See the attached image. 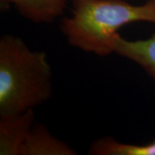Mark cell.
I'll return each mask as SVG.
<instances>
[{
  "label": "cell",
  "instance_id": "cell-6",
  "mask_svg": "<svg viewBox=\"0 0 155 155\" xmlns=\"http://www.w3.org/2000/svg\"><path fill=\"white\" fill-rule=\"evenodd\" d=\"M91 155H155V140L145 145L125 144L112 137L100 138L91 144Z\"/></svg>",
  "mask_w": 155,
  "mask_h": 155
},
{
  "label": "cell",
  "instance_id": "cell-4",
  "mask_svg": "<svg viewBox=\"0 0 155 155\" xmlns=\"http://www.w3.org/2000/svg\"><path fill=\"white\" fill-rule=\"evenodd\" d=\"M2 11L13 6L18 13L35 23L54 22L64 13L67 0H0Z\"/></svg>",
  "mask_w": 155,
  "mask_h": 155
},
{
  "label": "cell",
  "instance_id": "cell-1",
  "mask_svg": "<svg viewBox=\"0 0 155 155\" xmlns=\"http://www.w3.org/2000/svg\"><path fill=\"white\" fill-rule=\"evenodd\" d=\"M52 68L45 52L29 49L22 39H0V116L21 114L53 94Z\"/></svg>",
  "mask_w": 155,
  "mask_h": 155
},
{
  "label": "cell",
  "instance_id": "cell-3",
  "mask_svg": "<svg viewBox=\"0 0 155 155\" xmlns=\"http://www.w3.org/2000/svg\"><path fill=\"white\" fill-rule=\"evenodd\" d=\"M76 151L54 137L41 123H35V113L0 116L1 155H75Z\"/></svg>",
  "mask_w": 155,
  "mask_h": 155
},
{
  "label": "cell",
  "instance_id": "cell-5",
  "mask_svg": "<svg viewBox=\"0 0 155 155\" xmlns=\"http://www.w3.org/2000/svg\"><path fill=\"white\" fill-rule=\"evenodd\" d=\"M113 46L116 54L136 63L155 80V34L138 41H128L117 34Z\"/></svg>",
  "mask_w": 155,
  "mask_h": 155
},
{
  "label": "cell",
  "instance_id": "cell-2",
  "mask_svg": "<svg viewBox=\"0 0 155 155\" xmlns=\"http://www.w3.org/2000/svg\"><path fill=\"white\" fill-rule=\"evenodd\" d=\"M72 17H64L61 32L69 44L98 56L115 53L114 38L126 24L155 23V0L134 5L123 0H72Z\"/></svg>",
  "mask_w": 155,
  "mask_h": 155
}]
</instances>
